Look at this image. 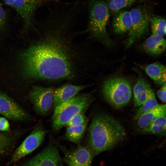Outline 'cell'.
Returning <instances> with one entry per match:
<instances>
[{"label":"cell","instance_id":"ac0fdd59","mask_svg":"<svg viewBox=\"0 0 166 166\" xmlns=\"http://www.w3.org/2000/svg\"><path fill=\"white\" fill-rule=\"evenodd\" d=\"M150 87L145 80L140 75L139 76L133 89L134 103L136 106L139 107L144 103L147 97Z\"/></svg>","mask_w":166,"mask_h":166},{"label":"cell","instance_id":"603a6c76","mask_svg":"<svg viewBox=\"0 0 166 166\" xmlns=\"http://www.w3.org/2000/svg\"><path fill=\"white\" fill-rule=\"evenodd\" d=\"M138 0H109L107 2L110 11L116 13L130 6Z\"/></svg>","mask_w":166,"mask_h":166},{"label":"cell","instance_id":"9a60e30c","mask_svg":"<svg viewBox=\"0 0 166 166\" xmlns=\"http://www.w3.org/2000/svg\"><path fill=\"white\" fill-rule=\"evenodd\" d=\"M163 116H166V104L159 105L154 109L140 115L136 120L138 127L142 131L157 118Z\"/></svg>","mask_w":166,"mask_h":166},{"label":"cell","instance_id":"7402d4cb","mask_svg":"<svg viewBox=\"0 0 166 166\" xmlns=\"http://www.w3.org/2000/svg\"><path fill=\"white\" fill-rule=\"evenodd\" d=\"M149 22L152 34L166 35V19L164 18L154 16L151 18Z\"/></svg>","mask_w":166,"mask_h":166},{"label":"cell","instance_id":"8992f818","mask_svg":"<svg viewBox=\"0 0 166 166\" xmlns=\"http://www.w3.org/2000/svg\"><path fill=\"white\" fill-rule=\"evenodd\" d=\"M131 26L124 44L126 47L131 46L148 31L151 18L150 12L145 8L139 7L130 11Z\"/></svg>","mask_w":166,"mask_h":166},{"label":"cell","instance_id":"44dd1931","mask_svg":"<svg viewBox=\"0 0 166 166\" xmlns=\"http://www.w3.org/2000/svg\"><path fill=\"white\" fill-rule=\"evenodd\" d=\"M156 135L166 134V116L160 117L154 121L148 127L141 131Z\"/></svg>","mask_w":166,"mask_h":166},{"label":"cell","instance_id":"277c9868","mask_svg":"<svg viewBox=\"0 0 166 166\" xmlns=\"http://www.w3.org/2000/svg\"><path fill=\"white\" fill-rule=\"evenodd\" d=\"M92 92L77 95L54 108L52 116V128L59 131L74 116L84 112L93 101Z\"/></svg>","mask_w":166,"mask_h":166},{"label":"cell","instance_id":"ffe728a7","mask_svg":"<svg viewBox=\"0 0 166 166\" xmlns=\"http://www.w3.org/2000/svg\"><path fill=\"white\" fill-rule=\"evenodd\" d=\"M159 105L155 93L150 87L148 90L146 99L136 110L134 119L136 120L140 115L154 109Z\"/></svg>","mask_w":166,"mask_h":166},{"label":"cell","instance_id":"d4e9b609","mask_svg":"<svg viewBox=\"0 0 166 166\" xmlns=\"http://www.w3.org/2000/svg\"><path fill=\"white\" fill-rule=\"evenodd\" d=\"M84 112H81L72 117L67 123V126H75L81 125L87 122Z\"/></svg>","mask_w":166,"mask_h":166},{"label":"cell","instance_id":"9c48e42d","mask_svg":"<svg viewBox=\"0 0 166 166\" xmlns=\"http://www.w3.org/2000/svg\"><path fill=\"white\" fill-rule=\"evenodd\" d=\"M7 5L14 8L22 17L24 29L32 25L34 12L46 0H3Z\"/></svg>","mask_w":166,"mask_h":166},{"label":"cell","instance_id":"ba28073f","mask_svg":"<svg viewBox=\"0 0 166 166\" xmlns=\"http://www.w3.org/2000/svg\"><path fill=\"white\" fill-rule=\"evenodd\" d=\"M46 134V131L40 126L34 129L16 149L9 164L16 162L35 150L42 144Z\"/></svg>","mask_w":166,"mask_h":166},{"label":"cell","instance_id":"83f0119b","mask_svg":"<svg viewBox=\"0 0 166 166\" xmlns=\"http://www.w3.org/2000/svg\"><path fill=\"white\" fill-rule=\"evenodd\" d=\"M6 15L5 12L0 5V30L5 26L6 22Z\"/></svg>","mask_w":166,"mask_h":166},{"label":"cell","instance_id":"e0dca14e","mask_svg":"<svg viewBox=\"0 0 166 166\" xmlns=\"http://www.w3.org/2000/svg\"><path fill=\"white\" fill-rule=\"evenodd\" d=\"M144 69L148 76L156 83L163 85L166 81V66L156 62L146 66Z\"/></svg>","mask_w":166,"mask_h":166},{"label":"cell","instance_id":"5b68a950","mask_svg":"<svg viewBox=\"0 0 166 166\" xmlns=\"http://www.w3.org/2000/svg\"><path fill=\"white\" fill-rule=\"evenodd\" d=\"M102 93L105 100L116 108L123 107L130 101L132 95L129 82L123 78L114 77L104 83Z\"/></svg>","mask_w":166,"mask_h":166},{"label":"cell","instance_id":"5bb4252c","mask_svg":"<svg viewBox=\"0 0 166 166\" xmlns=\"http://www.w3.org/2000/svg\"><path fill=\"white\" fill-rule=\"evenodd\" d=\"M112 26L114 32L117 34L121 35L128 32L131 26L130 11L122 9L116 12Z\"/></svg>","mask_w":166,"mask_h":166},{"label":"cell","instance_id":"52a82bcc","mask_svg":"<svg viewBox=\"0 0 166 166\" xmlns=\"http://www.w3.org/2000/svg\"><path fill=\"white\" fill-rule=\"evenodd\" d=\"M54 89L34 86L30 89L28 98L35 111L39 114L44 116L53 106Z\"/></svg>","mask_w":166,"mask_h":166},{"label":"cell","instance_id":"6da1fadb","mask_svg":"<svg viewBox=\"0 0 166 166\" xmlns=\"http://www.w3.org/2000/svg\"><path fill=\"white\" fill-rule=\"evenodd\" d=\"M18 59L21 73L26 79L54 80L69 78L72 75L66 55L52 43L32 45L20 53Z\"/></svg>","mask_w":166,"mask_h":166},{"label":"cell","instance_id":"2e32d148","mask_svg":"<svg viewBox=\"0 0 166 166\" xmlns=\"http://www.w3.org/2000/svg\"><path fill=\"white\" fill-rule=\"evenodd\" d=\"M143 47L148 53L158 55L166 49V39L163 36L152 34L144 42Z\"/></svg>","mask_w":166,"mask_h":166},{"label":"cell","instance_id":"3957f363","mask_svg":"<svg viewBox=\"0 0 166 166\" xmlns=\"http://www.w3.org/2000/svg\"><path fill=\"white\" fill-rule=\"evenodd\" d=\"M89 20L87 31L94 38L110 46L113 42L107 31V25L110 10L107 2L104 0H90Z\"/></svg>","mask_w":166,"mask_h":166},{"label":"cell","instance_id":"30bf717a","mask_svg":"<svg viewBox=\"0 0 166 166\" xmlns=\"http://www.w3.org/2000/svg\"><path fill=\"white\" fill-rule=\"evenodd\" d=\"M24 166H62L57 147L52 144H49Z\"/></svg>","mask_w":166,"mask_h":166},{"label":"cell","instance_id":"484cf974","mask_svg":"<svg viewBox=\"0 0 166 166\" xmlns=\"http://www.w3.org/2000/svg\"><path fill=\"white\" fill-rule=\"evenodd\" d=\"M156 94L161 101L166 103V81L163 84L161 88L158 91Z\"/></svg>","mask_w":166,"mask_h":166},{"label":"cell","instance_id":"4fadbf2b","mask_svg":"<svg viewBox=\"0 0 166 166\" xmlns=\"http://www.w3.org/2000/svg\"><path fill=\"white\" fill-rule=\"evenodd\" d=\"M87 86L67 84L54 89L53 107L55 108L60 104L73 98Z\"/></svg>","mask_w":166,"mask_h":166},{"label":"cell","instance_id":"7a4b0ae2","mask_svg":"<svg viewBox=\"0 0 166 166\" xmlns=\"http://www.w3.org/2000/svg\"><path fill=\"white\" fill-rule=\"evenodd\" d=\"M88 133V148L94 155L111 149L126 135L125 131L119 121L103 113L94 117Z\"/></svg>","mask_w":166,"mask_h":166},{"label":"cell","instance_id":"4316f807","mask_svg":"<svg viewBox=\"0 0 166 166\" xmlns=\"http://www.w3.org/2000/svg\"><path fill=\"white\" fill-rule=\"evenodd\" d=\"M9 128L10 124L8 120L5 117H0V131H7Z\"/></svg>","mask_w":166,"mask_h":166},{"label":"cell","instance_id":"cb8c5ba5","mask_svg":"<svg viewBox=\"0 0 166 166\" xmlns=\"http://www.w3.org/2000/svg\"><path fill=\"white\" fill-rule=\"evenodd\" d=\"M13 141V139L11 136L0 132V153L9 147Z\"/></svg>","mask_w":166,"mask_h":166},{"label":"cell","instance_id":"d6986e66","mask_svg":"<svg viewBox=\"0 0 166 166\" xmlns=\"http://www.w3.org/2000/svg\"><path fill=\"white\" fill-rule=\"evenodd\" d=\"M87 125V121L77 126H67L64 135L65 139L71 142L78 144L80 142Z\"/></svg>","mask_w":166,"mask_h":166},{"label":"cell","instance_id":"7c38bea8","mask_svg":"<svg viewBox=\"0 0 166 166\" xmlns=\"http://www.w3.org/2000/svg\"><path fill=\"white\" fill-rule=\"evenodd\" d=\"M0 114L12 120H27L29 115L22 107L6 94L0 92Z\"/></svg>","mask_w":166,"mask_h":166},{"label":"cell","instance_id":"8fae6325","mask_svg":"<svg viewBox=\"0 0 166 166\" xmlns=\"http://www.w3.org/2000/svg\"><path fill=\"white\" fill-rule=\"evenodd\" d=\"M61 148L65 155L64 160L68 166H91L94 155L88 148L80 145L72 150Z\"/></svg>","mask_w":166,"mask_h":166}]
</instances>
